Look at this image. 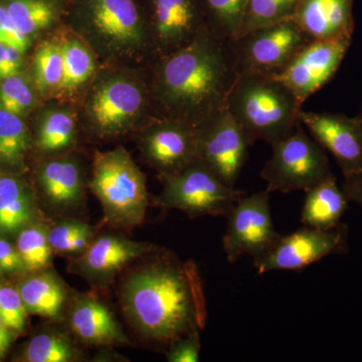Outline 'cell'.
Returning a JSON list of instances; mask_svg holds the SVG:
<instances>
[{
	"label": "cell",
	"instance_id": "6da1fadb",
	"mask_svg": "<svg viewBox=\"0 0 362 362\" xmlns=\"http://www.w3.org/2000/svg\"><path fill=\"white\" fill-rule=\"evenodd\" d=\"M121 303L138 332L159 344L168 346L206 326V296L197 265L159 249L126 279Z\"/></svg>",
	"mask_w": 362,
	"mask_h": 362
},
{
	"label": "cell",
	"instance_id": "7a4b0ae2",
	"mask_svg": "<svg viewBox=\"0 0 362 362\" xmlns=\"http://www.w3.org/2000/svg\"><path fill=\"white\" fill-rule=\"evenodd\" d=\"M239 73L233 40L206 28L157 64L154 94L168 118L197 127L226 108Z\"/></svg>",
	"mask_w": 362,
	"mask_h": 362
},
{
	"label": "cell",
	"instance_id": "3957f363",
	"mask_svg": "<svg viewBox=\"0 0 362 362\" xmlns=\"http://www.w3.org/2000/svg\"><path fill=\"white\" fill-rule=\"evenodd\" d=\"M302 104L287 86L273 76L240 71L226 101V109L246 133L250 145H273L300 123Z\"/></svg>",
	"mask_w": 362,
	"mask_h": 362
},
{
	"label": "cell",
	"instance_id": "277c9868",
	"mask_svg": "<svg viewBox=\"0 0 362 362\" xmlns=\"http://www.w3.org/2000/svg\"><path fill=\"white\" fill-rule=\"evenodd\" d=\"M90 188L101 204L105 221L112 226L131 228L144 221L148 207L146 181L123 148L98 152Z\"/></svg>",
	"mask_w": 362,
	"mask_h": 362
},
{
	"label": "cell",
	"instance_id": "5b68a950",
	"mask_svg": "<svg viewBox=\"0 0 362 362\" xmlns=\"http://www.w3.org/2000/svg\"><path fill=\"white\" fill-rule=\"evenodd\" d=\"M271 146V158L261 171L270 194L307 192L333 176L323 147L305 132L301 122Z\"/></svg>",
	"mask_w": 362,
	"mask_h": 362
},
{
	"label": "cell",
	"instance_id": "8992f818",
	"mask_svg": "<svg viewBox=\"0 0 362 362\" xmlns=\"http://www.w3.org/2000/svg\"><path fill=\"white\" fill-rule=\"evenodd\" d=\"M158 204L166 209H180L190 218L225 216L244 192L228 187L199 158L173 175L164 176Z\"/></svg>",
	"mask_w": 362,
	"mask_h": 362
},
{
	"label": "cell",
	"instance_id": "52a82bcc",
	"mask_svg": "<svg viewBox=\"0 0 362 362\" xmlns=\"http://www.w3.org/2000/svg\"><path fill=\"white\" fill-rule=\"evenodd\" d=\"M228 226L223 247L226 259L235 263L244 255L255 262L270 251L280 239L272 220L268 190L242 195L226 214Z\"/></svg>",
	"mask_w": 362,
	"mask_h": 362
},
{
	"label": "cell",
	"instance_id": "ba28073f",
	"mask_svg": "<svg viewBox=\"0 0 362 362\" xmlns=\"http://www.w3.org/2000/svg\"><path fill=\"white\" fill-rule=\"evenodd\" d=\"M293 18L257 28L233 40L240 71L276 75L312 42Z\"/></svg>",
	"mask_w": 362,
	"mask_h": 362
},
{
	"label": "cell",
	"instance_id": "9c48e42d",
	"mask_svg": "<svg viewBox=\"0 0 362 362\" xmlns=\"http://www.w3.org/2000/svg\"><path fill=\"white\" fill-rule=\"evenodd\" d=\"M197 158L235 187L251 146L246 133L225 108L195 127Z\"/></svg>",
	"mask_w": 362,
	"mask_h": 362
},
{
	"label": "cell",
	"instance_id": "30bf717a",
	"mask_svg": "<svg viewBox=\"0 0 362 362\" xmlns=\"http://www.w3.org/2000/svg\"><path fill=\"white\" fill-rule=\"evenodd\" d=\"M347 226L340 223L323 230L305 226L287 235H281L273 247L254 265L259 275L271 271H300L324 257L347 252Z\"/></svg>",
	"mask_w": 362,
	"mask_h": 362
},
{
	"label": "cell",
	"instance_id": "8fae6325",
	"mask_svg": "<svg viewBox=\"0 0 362 362\" xmlns=\"http://www.w3.org/2000/svg\"><path fill=\"white\" fill-rule=\"evenodd\" d=\"M85 23L88 35L112 54L138 51L146 42L144 25L133 0H87Z\"/></svg>",
	"mask_w": 362,
	"mask_h": 362
},
{
	"label": "cell",
	"instance_id": "7c38bea8",
	"mask_svg": "<svg viewBox=\"0 0 362 362\" xmlns=\"http://www.w3.org/2000/svg\"><path fill=\"white\" fill-rule=\"evenodd\" d=\"M350 44L351 37L313 40L273 77L287 86L303 104L333 78Z\"/></svg>",
	"mask_w": 362,
	"mask_h": 362
},
{
	"label": "cell",
	"instance_id": "4fadbf2b",
	"mask_svg": "<svg viewBox=\"0 0 362 362\" xmlns=\"http://www.w3.org/2000/svg\"><path fill=\"white\" fill-rule=\"evenodd\" d=\"M146 105L142 86L117 76L98 86L88 105V113L98 133L118 135L140 118Z\"/></svg>",
	"mask_w": 362,
	"mask_h": 362
},
{
	"label": "cell",
	"instance_id": "5bb4252c",
	"mask_svg": "<svg viewBox=\"0 0 362 362\" xmlns=\"http://www.w3.org/2000/svg\"><path fill=\"white\" fill-rule=\"evenodd\" d=\"M300 122L337 159L344 178L362 173V119L301 110Z\"/></svg>",
	"mask_w": 362,
	"mask_h": 362
},
{
	"label": "cell",
	"instance_id": "9a60e30c",
	"mask_svg": "<svg viewBox=\"0 0 362 362\" xmlns=\"http://www.w3.org/2000/svg\"><path fill=\"white\" fill-rule=\"evenodd\" d=\"M144 156L163 175H173L197 158L195 127L166 118L150 126L142 137Z\"/></svg>",
	"mask_w": 362,
	"mask_h": 362
},
{
	"label": "cell",
	"instance_id": "2e32d148",
	"mask_svg": "<svg viewBox=\"0 0 362 362\" xmlns=\"http://www.w3.org/2000/svg\"><path fill=\"white\" fill-rule=\"evenodd\" d=\"M158 247L119 235H102L90 243L78 259V270L94 282L110 280L136 259L152 254Z\"/></svg>",
	"mask_w": 362,
	"mask_h": 362
},
{
	"label": "cell",
	"instance_id": "e0dca14e",
	"mask_svg": "<svg viewBox=\"0 0 362 362\" xmlns=\"http://www.w3.org/2000/svg\"><path fill=\"white\" fill-rule=\"evenodd\" d=\"M354 0H301L291 18L312 40L351 37Z\"/></svg>",
	"mask_w": 362,
	"mask_h": 362
},
{
	"label": "cell",
	"instance_id": "ac0fdd59",
	"mask_svg": "<svg viewBox=\"0 0 362 362\" xmlns=\"http://www.w3.org/2000/svg\"><path fill=\"white\" fill-rule=\"evenodd\" d=\"M204 28L192 0L154 1V33L166 54L192 42Z\"/></svg>",
	"mask_w": 362,
	"mask_h": 362
},
{
	"label": "cell",
	"instance_id": "d6986e66",
	"mask_svg": "<svg viewBox=\"0 0 362 362\" xmlns=\"http://www.w3.org/2000/svg\"><path fill=\"white\" fill-rule=\"evenodd\" d=\"M69 321L81 340L93 345L126 344L129 340L110 309L93 297H80L71 306Z\"/></svg>",
	"mask_w": 362,
	"mask_h": 362
},
{
	"label": "cell",
	"instance_id": "ffe728a7",
	"mask_svg": "<svg viewBox=\"0 0 362 362\" xmlns=\"http://www.w3.org/2000/svg\"><path fill=\"white\" fill-rule=\"evenodd\" d=\"M301 223L318 230H329L340 225L349 209V199L338 187L334 175L307 190Z\"/></svg>",
	"mask_w": 362,
	"mask_h": 362
},
{
	"label": "cell",
	"instance_id": "44dd1931",
	"mask_svg": "<svg viewBox=\"0 0 362 362\" xmlns=\"http://www.w3.org/2000/svg\"><path fill=\"white\" fill-rule=\"evenodd\" d=\"M40 185L52 206L66 209L82 199V173L78 162L71 158L47 162L40 173Z\"/></svg>",
	"mask_w": 362,
	"mask_h": 362
},
{
	"label": "cell",
	"instance_id": "7402d4cb",
	"mask_svg": "<svg viewBox=\"0 0 362 362\" xmlns=\"http://www.w3.org/2000/svg\"><path fill=\"white\" fill-rule=\"evenodd\" d=\"M28 314L57 319L66 303L63 283L52 273H40L23 281L18 288Z\"/></svg>",
	"mask_w": 362,
	"mask_h": 362
},
{
	"label": "cell",
	"instance_id": "603a6c76",
	"mask_svg": "<svg viewBox=\"0 0 362 362\" xmlns=\"http://www.w3.org/2000/svg\"><path fill=\"white\" fill-rule=\"evenodd\" d=\"M33 218V204L28 188L18 178L0 177V230L16 233Z\"/></svg>",
	"mask_w": 362,
	"mask_h": 362
},
{
	"label": "cell",
	"instance_id": "cb8c5ba5",
	"mask_svg": "<svg viewBox=\"0 0 362 362\" xmlns=\"http://www.w3.org/2000/svg\"><path fill=\"white\" fill-rule=\"evenodd\" d=\"M64 75L59 90L71 93L84 85L95 71V61L87 45L78 40L63 42Z\"/></svg>",
	"mask_w": 362,
	"mask_h": 362
},
{
	"label": "cell",
	"instance_id": "d4e9b609",
	"mask_svg": "<svg viewBox=\"0 0 362 362\" xmlns=\"http://www.w3.org/2000/svg\"><path fill=\"white\" fill-rule=\"evenodd\" d=\"M6 8L16 28L28 37L49 28L56 16L45 0H7Z\"/></svg>",
	"mask_w": 362,
	"mask_h": 362
},
{
	"label": "cell",
	"instance_id": "484cf974",
	"mask_svg": "<svg viewBox=\"0 0 362 362\" xmlns=\"http://www.w3.org/2000/svg\"><path fill=\"white\" fill-rule=\"evenodd\" d=\"M300 1L301 0H249L239 37L257 28L291 18Z\"/></svg>",
	"mask_w": 362,
	"mask_h": 362
},
{
	"label": "cell",
	"instance_id": "4316f807",
	"mask_svg": "<svg viewBox=\"0 0 362 362\" xmlns=\"http://www.w3.org/2000/svg\"><path fill=\"white\" fill-rule=\"evenodd\" d=\"M76 133L75 117L71 112L54 110L45 114L40 123L37 144L47 152L61 151L73 143Z\"/></svg>",
	"mask_w": 362,
	"mask_h": 362
},
{
	"label": "cell",
	"instance_id": "83f0119b",
	"mask_svg": "<svg viewBox=\"0 0 362 362\" xmlns=\"http://www.w3.org/2000/svg\"><path fill=\"white\" fill-rule=\"evenodd\" d=\"M16 249L25 270L37 272L47 268L54 252L49 244V230L40 225L23 228L18 235Z\"/></svg>",
	"mask_w": 362,
	"mask_h": 362
},
{
	"label": "cell",
	"instance_id": "f1b7e54d",
	"mask_svg": "<svg viewBox=\"0 0 362 362\" xmlns=\"http://www.w3.org/2000/svg\"><path fill=\"white\" fill-rule=\"evenodd\" d=\"M249 0H204L213 18L209 28L221 39L235 40L240 35Z\"/></svg>",
	"mask_w": 362,
	"mask_h": 362
},
{
	"label": "cell",
	"instance_id": "f546056e",
	"mask_svg": "<svg viewBox=\"0 0 362 362\" xmlns=\"http://www.w3.org/2000/svg\"><path fill=\"white\" fill-rule=\"evenodd\" d=\"M30 146V136L21 117L0 108V158L20 161Z\"/></svg>",
	"mask_w": 362,
	"mask_h": 362
},
{
	"label": "cell",
	"instance_id": "4dcf8cb0",
	"mask_svg": "<svg viewBox=\"0 0 362 362\" xmlns=\"http://www.w3.org/2000/svg\"><path fill=\"white\" fill-rule=\"evenodd\" d=\"M25 358L28 362H70L75 361L76 349L64 335L40 333L28 342Z\"/></svg>",
	"mask_w": 362,
	"mask_h": 362
},
{
	"label": "cell",
	"instance_id": "1f68e13d",
	"mask_svg": "<svg viewBox=\"0 0 362 362\" xmlns=\"http://www.w3.org/2000/svg\"><path fill=\"white\" fill-rule=\"evenodd\" d=\"M64 75V56L62 45L45 42L35 56V83L40 90L59 87Z\"/></svg>",
	"mask_w": 362,
	"mask_h": 362
},
{
	"label": "cell",
	"instance_id": "d6a6232c",
	"mask_svg": "<svg viewBox=\"0 0 362 362\" xmlns=\"http://www.w3.org/2000/svg\"><path fill=\"white\" fill-rule=\"evenodd\" d=\"M92 237L90 226L77 221H63L49 230V244L54 252L61 254L85 252Z\"/></svg>",
	"mask_w": 362,
	"mask_h": 362
},
{
	"label": "cell",
	"instance_id": "836d02e7",
	"mask_svg": "<svg viewBox=\"0 0 362 362\" xmlns=\"http://www.w3.org/2000/svg\"><path fill=\"white\" fill-rule=\"evenodd\" d=\"M35 103L30 83L20 74L1 80L0 84V108L21 116L30 111Z\"/></svg>",
	"mask_w": 362,
	"mask_h": 362
},
{
	"label": "cell",
	"instance_id": "e575fe53",
	"mask_svg": "<svg viewBox=\"0 0 362 362\" xmlns=\"http://www.w3.org/2000/svg\"><path fill=\"white\" fill-rule=\"evenodd\" d=\"M28 311L20 292L9 286L0 287V316L7 327L14 332L25 328Z\"/></svg>",
	"mask_w": 362,
	"mask_h": 362
},
{
	"label": "cell",
	"instance_id": "d590c367",
	"mask_svg": "<svg viewBox=\"0 0 362 362\" xmlns=\"http://www.w3.org/2000/svg\"><path fill=\"white\" fill-rule=\"evenodd\" d=\"M199 331L176 338L168 344L166 358L169 362H197L201 354Z\"/></svg>",
	"mask_w": 362,
	"mask_h": 362
},
{
	"label": "cell",
	"instance_id": "8d00e7d4",
	"mask_svg": "<svg viewBox=\"0 0 362 362\" xmlns=\"http://www.w3.org/2000/svg\"><path fill=\"white\" fill-rule=\"evenodd\" d=\"M0 42L11 45L20 49L21 52H25L30 45V37L21 33L13 25L6 6L0 4Z\"/></svg>",
	"mask_w": 362,
	"mask_h": 362
},
{
	"label": "cell",
	"instance_id": "74e56055",
	"mask_svg": "<svg viewBox=\"0 0 362 362\" xmlns=\"http://www.w3.org/2000/svg\"><path fill=\"white\" fill-rule=\"evenodd\" d=\"M0 268L6 273H16V272L25 270L18 249L1 238H0Z\"/></svg>",
	"mask_w": 362,
	"mask_h": 362
},
{
	"label": "cell",
	"instance_id": "f35d334b",
	"mask_svg": "<svg viewBox=\"0 0 362 362\" xmlns=\"http://www.w3.org/2000/svg\"><path fill=\"white\" fill-rule=\"evenodd\" d=\"M342 190L349 202H356L362 207V173L345 178Z\"/></svg>",
	"mask_w": 362,
	"mask_h": 362
},
{
	"label": "cell",
	"instance_id": "ab89813d",
	"mask_svg": "<svg viewBox=\"0 0 362 362\" xmlns=\"http://www.w3.org/2000/svg\"><path fill=\"white\" fill-rule=\"evenodd\" d=\"M11 341V329L6 325L0 316V357L4 356Z\"/></svg>",
	"mask_w": 362,
	"mask_h": 362
},
{
	"label": "cell",
	"instance_id": "60d3db41",
	"mask_svg": "<svg viewBox=\"0 0 362 362\" xmlns=\"http://www.w3.org/2000/svg\"><path fill=\"white\" fill-rule=\"evenodd\" d=\"M358 116L361 117V118L362 119V109L361 113L358 114Z\"/></svg>",
	"mask_w": 362,
	"mask_h": 362
},
{
	"label": "cell",
	"instance_id": "b9f144b4",
	"mask_svg": "<svg viewBox=\"0 0 362 362\" xmlns=\"http://www.w3.org/2000/svg\"><path fill=\"white\" fill-rule=\"evenodd\" d=\"M2 270L1 268H0V276H1Z\"/></svg>",
	"mask_w": 362,
	"mask_h": 362
}]
</instances>
